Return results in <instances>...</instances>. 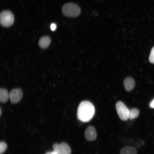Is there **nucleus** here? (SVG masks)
Listing matches in <instances>:
<instances>
[{"instance_id": "nucleus-10", "label": "nucleus", "mask_w": 154, "mask_h": 154, "mask_svg": "<svg viewBox=\"0 0 154 154\" xmlns=\"http://www.w3.org/2000/svg\"><path fill=\"white\" fill-rule=\"evenodd\" d=\"M50 39L48 36H45L41 38L39 41V45L40 47L43 48L47 47L50 43Z\"/></svg>"}, {"instance_id": "nucleus-17", "label": "nucleus", "mask_w": 154, "mask_h": 154, "mask_svg": "<svg viewBox=\"0 0 154 154\" xmlns=\"http://www.w3.org/2000/svg\"><path fill=\"white\" fill-rule=\"evenodd\" d=\"M45 154H56L55 151H53L51 152H48L46 153Z\"/></svg>"}, {"instance_id": "nucleus-3", "label": "nucleus", "mask_w": 154, "mask_h": 154, "mask_svg": "<svg viewBox=\"0 0 154 154\" xmlns=\"http://www.w3.org/2000/svg\"><path fill=\"white\" fill-rule=\"evenodd\" d=\"M14 17L12 13L9 11H4L0 15V22L1 25L5 27L11 26L14 22Z\"/></svg>"}, {"instance_id": "nucleus-1", "label": "nucleus", "mask_w": 154, "mask_h": 154, "mask_svg": "<svg viewBox=\"0 0 154 154\" xmlns=\"http://www.w3.org/2000/svg\"><path fill=\"white\" fill-rule=\"evenodd\" d=\"M95 109L93 104L90 102L84 101L79 104L77 109V117L78 119L83 122H87L93 117Z\"/></svg>"}, {"instance_id": "nucleus-14", "label": "nucleus", "mask_w": 154, "mask_h": 154, "mask_svg": "<svg viewBox=\"0 0 154 154\" xmlns=\"http://www.w3.org/2000/svg\"><path fill=\"white\" fill-rule=\"evenodd\" d=\"M149 60L150 62L154 64V46L151 50L149 56Z\"/></svg>"}, {"instance_id": "nucleus-18", "label": "nucleus", "mask_w": 154, "mask_h": 154, "mask_svg": "<svg viewBox=\"0 0 154 154\" xmlns=\"http://www.w3.org/2000/svg\"><path fill=\"white\" fill-rule=\"evenodd\" d=\"M0 114H1V109H0Z\"/></svg>"}, {"instance_id": "nucleus-11", "label": "nucleus", "mask_w": 154, "mask_h": 154, "mask_svg": "<svg viewBox=\"0 0 154 154\" xmlns=\"http://www.w3.org/2000/svg\"><path fill=\"white\" fill-rule=\"evenodd\" d=\"M120 154H137L136 149L132 146H127L122 148Z\"/></svg>"}, {"instance_id": "nucleus-15", "label": "nucleus", "mask_w": 154, "mask_h": 154, "mask_svg": "<svg viewBox=\"0 0 154 154\" xmlns=\"http://www.w3.org/2000/svg\"><path fill=\"white\" fill-rule=\"evenodd\" d=\"M56 28V25L54 23H52L50 25V29L51 30L54 31Z\"/></svg>"}, {"instance_id": "nucleus-13", "label": "nucleus", "mask_w": 154, "mask_h": 154, "mask_svg": "<svg viewBox=\"0 0 154 154\" xmlns=\"http://www.w3.org/2000/svg\"><path fill=\"white\" fill-rule=\"evenodd\" d=\"M7 148L6 143L4 142L1 141L0 143V154H2L5 151Z\"/></svg>"}, {"instance_id": "nucleus-5", "label": "nucleus", "mask_w": 154, "mask_h": 154, "mask_svg": "<svg viewBox=\"0 0 154 154\" xmlns=\"http://www.w3.org/2000/svg\"><path fill=\"white\" fill-rule=\"evenodd\" d=\"M53 151L56 154H70L71 149L66 143H55L53 145Z\"/></svg>"}, {"instance_id": "nucleus-2", "label": "nucleus", "mask_w": 154, "mask_h": 154, "mask_svg": "<svg viewBox=\"0 0 154 154\" xmlns=\"http://www.w3.org/2000/svg\"><path fill=\"white\" fill-rule=\"evenodd\" d=\"M62 11L63 14L66 17H75L79 15L81 10L78 5L73 3H70L63 5Z\"/></svg>"}, {"instance_id": "nucleus-8", "label": "nucleus", "mask_w": 154, "mask_h": 154, "mask_svg": "<svg viewBox=\"0 0 154 154\" xmlns=\"http://www.w3.org/2000/svg\"><path fill=\"white\" fill-rule=\"evenodd\" d=\"M123 84L125 90L127 91H130L134 88L135 83L133 78L131 77L126 78L123 81Z\"/></svg>"}, {"instance_id": "nucleus-9", "label": "nucleus", "mask_w": 154, "mask_h": 154, "mask_svg": "<svg viewBox=\"0 0 154 154\" xmlns=\"http://www.w3.org/2000/svg\"><path fill=\"white\" fill-rule=\"evenodd\" d=\"M9 95L7 90L4 88L0 89V101L2 103H5L8 100Z\"/></svg>"}, {"instance_id": "nucleus-6", "label": "nucleus", "mask_w": 154, "mask_h": 154, "mask_svg": "<svg viewBox=\"0 0 154 154\" xmlns=\"http://www.w3.org/2000/svg\"><path fill=\"white\" fill-rule=\"evenodd\" d=\"M22 96V91L21 89L18 88L13 89L9 94L10 101L13 104H16L19 102L21 99Z\"/></svg>"}, {"instance_id": "nucleus-16", "label": "nucleus", "mask_w": 154, "mask_h": 154, "mask_svg": "<svg viewBox=\"0 0 154 154\" xmlns=\"http://www.w3.org/2000/svg\"><path fill=\"white\" fill-rule=\"evenodd\" d=\"M150 106L151 108H154V99L150 103Z\"/></svg>"}, {"instance_id": "nucleus-4", "label": "nucleus", "mask_w": 154, "mask_h": 154, "mask_svg": "<svg viewBox=\"0 0 154 154\" xmlns=\"http://www.w3.org/2000/svg\"><path fill=\"white\" fill-rule=\"evenodd\" d=\"M116 110L120 118L123 121L129 118V110L122 102H117L116 105Z\"/></svg>"}, {"instance_id": "nucleus-12", "label": "nucleus", "mask_w": 154, "mask_h": 154, "mask_svg": "<svg viewBox=\"0 0 154 154\" xmlns=\"http://www.w3.org/2000/svg\"><path fill=\"white\" fill-rule=\"evenodd\" d=\"M139 111L136 108H133L129 110V118L132 119L137 117L139 116Z\"/></svg>"}, {"instance_id": "nucleus-7", "label": "nucleus", "mask_w": 154, "mask_h": 154, "mask_svg": "<svg viewBox=\"0 0 154 154\" xmlns=\"http://www.w3.org/2000/svg\"><path fill=\"white\" fill-rule=\"evenodd\" d=\"M84 135L86 139L88 141H92L95 140L97 137L96 129L92 126L88 127L85 131Z\"/></svg>"}]
</instances>
